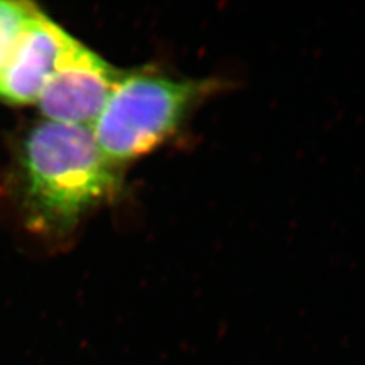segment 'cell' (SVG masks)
Instances as JSON below:
<instances>
[{"label":"cell","mask_w":365,"mask_h":365,"mask_svg":"<svg viewBox=\"0 0 365 365\" xmlns=\"http://www.w3.org/2000/svg\"><path fill=\"white\" fill-rule=\"evenodd\" d=\"M73 39L37 9L0 75V101L16 106L36 103Z\"/></svg>","instance_id":"cell-4"},{"label":"cell","mask_w":365,"mask_h":365,"mask_svg":"<svg viewBox=\"0 0 365 365\" xmlns=\"http://www.w3.org/2000/svg\"><path fill=\"white\" fill-rule=\"evenodd\" d=\"M223 87L218 78L126 72L92 125L93 137L114 164L144 156L172 138L191 113Z\"/></svg>","instance_id":"cell-2"},{"label":"cell","mask_w":365,"mask_h":365,"mask_svg":"<svg viewBox=\"0 0 365 365\" xmlns=\"http://www.w3.org/2000/svg\"><path fill=\"white\" fill-rule=\"evenodd\" d=\"M25 195L38 227L69 232L81 217L117 195V164L96 143L91 128L42 122L22 149Z\"/></svg>","instance_id":"cell-1"},{"label":"cell","mask_w":365,"mask_h":365,"mask_svg":"<svg viewBox=\"0 0 365 365\" xmlns=\"http://www.w3.org/2000/svg\"><path fill=\"white\" fill-rule=\"evenodd\" d=\"M125 73L73 39L36 103L51 122L91 128Z\"/></svg>","instance_id":"cell-3"},{"label":"cell","mask_w":365,"mask_h":365,"mask_svg":"<svg viewBox=\"0 0 365 365\" xmlns=\"http://www.w3.org/2000/svg\"><path fill=\"white\" fill-rule=\"evenodd\" d=\"M36 10L37 6L29 1L0 0V75Z\"/></svg>","instance_id":"cell-5"}]
</instances>
